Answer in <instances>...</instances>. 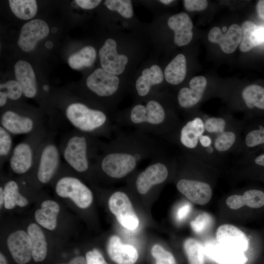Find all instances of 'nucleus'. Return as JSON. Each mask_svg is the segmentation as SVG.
Masks as SVG:
<instances>
[{"label": "nucleus", "mask_w": 264, "mask_h": 264, "mask_svg": "<svg viewBox=\"0 0 264 264\" xmlns=\"http://www.w3.org/2000/svg\"><path fill=\"white\" fill-rule=\"evenodd\" d=\"M163 143L156 137L138 131L119 133L103 148L96 161L108 177L121 179L144 160L164 155Z\"/></svg>", "instance_id": "obj_1"}, {"label": "nucleus", "mask_w": 264, "mask_h": 264, "mask_svg": "<svg viewBox=\"0 0 264 264\" xmlns=\"http://www.w3.org/2000/svg\"><path fill=\"white\" fill-rule=\"evenodd\" d=\"M114 120L119 125L165 139L179 125L178 119L169 115L155 100H150L145 105L136 104L126 114L119 115Z\"/></svg>", "instance_id": "obj_2"}, {"label": "nucleus", "mask_w": 264, "mask_h": 264, "mask_svg": "<svg viewBox=\"0 0 264 264\" xmlns=\"http://www.w3.org/2000/svg\"><path fill=\"white\" fill-rule=\"evenodd\" d=\"M65 116L78 131L92 137L108 135L112 130V119L108 115L82 103L68 105L65 110Z\"/></svg>", "instance_id": "obj_3"}, {"label": "nucleus", "mask_w": 264, "mask_h": 264, "mask_svg": "<svg viewBox=\"0 0 264 264\" xmlns=\"http://www.w3.org/2000/svg\"><path fill=\"white\" fill-rule=\"evenodd\" d=\"M98 147L92 136L78 132L67 137L61 153L64 159L73 170L84 173L89 169L91 160H97Z\"/></svg>", "instance_id": "obj_4"}, {"label": "nucleus", "mask_w": 264, "mask_h": 264, "mask_svg": "<svg viewBox=\"0 0 264 264\" xmlns=\"http://www.w3.org/2000/svg\"><path fill=\"white\" fill-rule=\"evenodd\" d=\"M170 158L162 155L152 160L151 163L137 175L135 180L136 190L141 195L148 193L154 187L164 183L168 178V162Z\"/></svg>", "instance_id": "obj_5"}, {"label": "nucleus", "mask_w": 264, "mask_h": 264, "mask_svg": "<svg viewBox=\"0 0 264 264\" xmlns=\"http://www.w3.org/2000/svg\"><path fill=\"white\" fill-rule=\"evenodd\" d=\"M56 194L62 198H70L79 208H88L93 200L90 189L79 179L66 176L59 179L55 186Z\"/></svg>", "instance_id": "obj_6"}, {"label": "nucleus", "mask_w": 264, "mask_h": 264, "mask_svg": "<svg viewBox=\"0 0 264 264\" xmlns=\"http://www.w3.org/2000/svg\"><path fill=\"white\" fill-rule=\"evenodd\" d=\"M61 151L52 141H46L38 149L37 176L42 183L48 182L56 172L61 160Z\"/></svg>", "instance_id": "obj_7"}, {"label": "nucleus", "mask_w": 264, "mask_h": 264, "mask_svg": "<svg viewBox=\"0 0 264 264\" xmlns=\"http://www.w3.org/2000/svg\"><path fill=\"white\" fill-rule=\"evenodd\" d=\"M205 131L204 122L199 117L188 119L165 139H177L179 145L186 151H194L198 146L199 138Z\"/></svg>", "instance_id": "obj_8"}, {"label": "nucleus", "mask_w": 264, "mask_h": 264, "mask_svg": "<svg viewBox=\"0 0 264 264\" xmlns=\"http://www.w3.org/2000/svg\"><path fill=\"white\" fill-rule=\"evenodd\" d=\"M111 212L123 226L133 230L139 225L138 218L134 212L131 200L124 192L118 191L114 192L108 201Z\"/></svg>", "instance_id": "obj_9"}, {"label": "nucleus", "mask_w": 264, "mask_h": 264, "mask_svg": "<svg viewBox=\"0 0 264 264\" xmlns=\"http://www.w3.org/2000/svg\"><path fill=\"white\" fill-rule=\"evenodd\" d=\"M34 143L28 139L14 147L9 156L10 167L14 173L23 174L32 167L36 159L38 151Z\"/></svg>", "instance_id": "obj_10"}, {"label": "nucleus", "mask_w": 264, "mask_h": 264, "mask_svg": "<svg viewBox=\"0 0 264 264\" xmlns=\"http://www.w3.org/2000/svg\"><path fill=\"white\" fill-rule=\"evenodd\" d=\"M86 85L97 96L109 97L117 92L119 87V79L116 75L98 68L88 77Z\"/></svg>", "instance_id": "obj_11"}, {"label": "nucleus", "mask_w": 264, "mask_h": 264, "mask_svg": "<svg viewBox=\"0 0 264 264\" xmlns=\"http://www.w3.org/2000/svg\"><path fill=\"white\" fill-rule=\"evenodd\" d=\"M116 43L112 39L106 40L99 51V57L102 69L112 74H121L128 62V57L119 54L116 50Z\"/></svg>", "instance_id": "obj_12"}, {"label": "nucleus", "mask_w": 264, "mask_h": 264, "mask_svg": "<svg viewBox=\"0 0 264 264\" xmlns=\"http://www.w3.org/2000/svg\"><path fill=\"white\" fill-rule=\"evenodd\" d=\"M0 123V126L14 135L30 134L37 128V119L12 110H7L2 113Z\"/></svg>", "instance_id": "obj_13"}, {"label": "nucleus", "mask_w": 264, "mask_h": 264, "mask_svg": "<svg viewBox=\"0 0 264 264\" xmlns=\"http://www.w3.org/2000/svg\"><path fill=\"white\" fill-rule=\"evenodd\" d=\"M49 32L45 22L40 19L32 20L22 27L18 44L23 51H31L34 49L37 43L45 38Z\"/></svg>", "instance_id": "obj_14"}, {"label": "nucleus", "mask_w": 264, "mask_h": 264, "mask_svg": "<svg viewBox=\"0 0 264 264\" xmlns=\"http://www.w3.org/2000/svg\"><path fill=\"white\" fill-rule=\"evenodd\" d=\"M204 250L209 258L218 264H246L247 261L244 252L224 247L217 240L205 242Z\"/></svg>", "instance_id": "obj_15"}, {"label": "nucleus", "mask_w": 264, "mask_h": 264, "mask_svg": "<svg viewBox=\"0 0 264 264\" xmlns=\"http://www.w3.org/2000/svg\"><path fill=\"white\" fill-rule=\"evenodd\" d=\"M176 188L190 201L199 205L206 204L212 197V188L204 182L182 178L177 181Z\"/></svg>", "instance_id": "obj_16"}, {"label": "nucleus", "mask_w": 264, "mask_h": 264, "mask_svg": "<svg viewBox=\"0 0 264 264\" xmlns=\"http://www.w3.org/2000/svg\"><path fill=\"white\" fill-rule=\"evenodd\" d=\"M7 245L14 261L18 264H25L31 260L32 245L28 233L18 230L10 234Z\"/></svg>", "instance_id": "obj_17"}, {"label": "nucleus", "mask_w": 264, "mask_h": 264, "mask_svg": "<svg viewBox=\"0 0 264 264\" xmlns=\"http://www.w3.org/2000/svg\"><path fill=\"white\" fill-rule=\"evenodd\" d=\"M208 39L211 43L219 44L224 53H233L241 42V27L238 24H233L224 34L219 27H214L208 33Z\"/></svg>", "instance_id": "obj_18"}, {"label": "nucleus", "mask_w": 264, "mask_h": 264, "mask_svg": "<svg viewBox=\"0 0 264 264\" xmlns=\"http://www.w3.org/2000/svg\"><path fill=\"white\" fill-rule=\"evenodd\" d=\"M216 240L227 248L244 252L248 248V240L244 233L231 224L220 225L216 232Z\"/></svg>", "instance_id": "obj_19"}, {"label": "nucleus", "mask_w": 264, "mask_h": 264, "mask_svg": "<svg viewBox=\"0 0 264 264\" xmlns=\"http://www.w3.org/2000/svg\"><path fill=\"white\" fill-rule=\"evenodd\" d=\"M207 86V80L204 76H196L189 82V88L183 87L178 91L177 101L182 108L188 109L195 106L201 100Z\"/></svg>", "instance_id": "obj_20"}, {"label": "nucleus", "mask_w": 264, "mask_h": 264, "mask_svg": "<svg viewBox=\"0 0 264 264\" xmlns=\"http://www.w3.org/2000/svg\"><path fill=\"white\" fill-rule=\"evenodd\" d=\"M168 25L174 31V43L177 46L187 45L191 41L193 24L187 14L181 12L172 16L168 20Z\"/></svg>", "instance_id": "obj_21"}, {"label": "nucleus", "mask_w": 264, "mask_h": 264, "mask_svg": "<svg viewBox=\"0 0 264 264\" xmlns=\"http://www.w3.org/2000/svg\"><path fill=\"white\" fill-rule=\"evenodd\" d=\"M107 252L110 259L117 264H134L138 257L136 249L131 245L123 244L117 236L109 239Z\"/></svg>", "instance_id": "obj_22"}, {"label": "nucleus", "mask_w": 264, "mask_h": 264, "mask_svg": "<svg viewBox=\"0 0 264 264\" xmlns=\"http://www.w3.org/2000/svg\"><path fill=\"white\" fill-rule=\"evenodd\" d=\"M16 79L20 84L24 95L27 98L34 97L37 93L36 77L30 64L23 60H20L14 66Z\"/></svg>", "instance_id": "obj_23"}, {"label": "nucleus", "mask_w": 264, "mask_h": 264, "mask_svg": "<svg viewBox=\"0 0 264 264\" xmlns=\"http://www.w3.org/2000/svg\"><path fill=\"white\" fill-rule=\"evenodd\" d=\"M164 79V75L161 68L154 65L150 68L144 69L142 75L135 82V89L138 96L145 97L151 91L152 87L160 84Z\"/></svg>", "instance_id": "obj_24"}, {"label": "nucleus", "mask_w": 264, "mask_h": 264, "mask_svg": "<svg viewBox=\"0 0 264 264\" xmlns=\"http://www.w3.org/2000/svg\"><path fill=\"white\" fill-rule=\"evenodd\" d=\"M60 206L55 201L46 200L43 201L41 208L35 213V218L40 225L49 230H53L57 225V218Z\"/></svg>", "instance_id": "obj_25"}, {"label": "nucleus", "mask_w": 264, "mask_h": 264, "mask_svg": "<svg viewBox=\"0 0 264 264\" xmlns=\"http://www.w3.org/2000/svg\"><path fill=\"white\" fill-rule=\"evenodd\" d=\"M27 233L31 242L32 258L35 262L43 261L47 254V243L43 231L37 224L32 223L28 226Z\"/></svg>", "instance_id": "obj_26"}, {"label": "nucleus", "mask_w": 264, "mask_h": 264, "mask_svg": "<svg viewBox=\"0 0 264 264\" xmlns=\"http://www.w3.org/2000/svg\"><path fill=\"white\" fill-rule=\"evenodd\" d=\"M186 71V58L183 54H179L166 66L164 70L165 80L170 84L178 85L185 79Z\"/></svg>", "instance_id": "obj_27"}, {"label": "nucleus", "mask_w": 264, "mask_h": 264, "mask_svg": "<svg viewBox=\"0 0 264 264\" xmlns=\"http://www.w3.org/2000/svg\"><path fill=\"white\" fill-rule=\"evenodd\" d=\"M3 188L4 207L12 209L16 205L24 207L28 204L27 199L20 194L18 183L10 180L5 183Z\"/></svg>", "instance_id": "obj_28"}, {"label": "nucleus", "mask_w": 264, "mask_h": 264, "mask_svg": "<svg viewBox=\"0 0 264 264\" xmlns=\"http://www.w3.org/2000/svg\"><path fill=\"white\" fill-rule=\"evenodd\" d=\"M96 56L95 49L91 46H86L70 55L68 59V64L72 68L80 69L90 66Z\"/></svg>", "instance_id": "obj_29"}, {"label": "nucleus", "mask_w": 264, "mask_h": 264, "mask_svg": "<svg viewBox=\"0 0 264 264\" xmlns=\"http://www.w3.org/2000/svg\"><path fill=\"white\" fill-rule=\"evenodd\" d=\"M242 97L249 109L256 107L264 110V88L258 85L246 87L242 92Z\"/></svg>", "instance_id": "obj_30"}, {"label": "nucleus", "mask_w": 264, "mask_h": 264, "mask_svg": "<svg viewBox=\"0 0 264 264\" xmlns=\"http://www.w3.org/2000/svg\"><path fill=\"white\" fill-rule=\"evenodd\" d=\"M10 9L14 14L22 20L33 18L37 11V4L35 0H10Z\"/></svg>", "instance_id": "obj_31"}, {"label": "nucleus", "mask_w": 264, "mask_h": 264, "mask_svg": "<svg viewBox=\"0 0 264 264\" xmlns=\"http://www.w3.org/2000/svg\"><path fill=\"white\" fill-rule=\"evenodd\" d=\"M189 264H204V247L197 240L186 239L183 245Z\"/></svg>", "instance_id": "obj_32"}, {"label": "nucleus", "mask_w": 264, "mask_h": 264, "mask_svg": "<svg viewBox=\"0 0 264 264\" xmlns=\"http://www.w3.org/2000/svg\"><path fill=\"white\" fill-rule=\"evenodd\" d=\"M242 206H247L253 208H260L264 205V193L259 190H250L240 195Z\"/></svg>", "instance_id": "obj_33"}, {"label": "nucleus", "mask_w": 264, "mask_h": 264, "mask_svg": "<svg viewBox=\"0 0 264 264\" xmlns=\"http://www.w3.org/2000/svg\"><path fill=\"white\" fill-rule=\"evenodd\" d=\"M237 139L235 132L225 131L219 134L214 141V147L219 152L228 151L234 145Z\"/></svg>", "instance_id": "obj_34"}, {"label": "nucleus", "mask_w": 264, "mask_h": 264, "mask_svg": "<svg viewBox=\"0 0 264 264\" xmlns=\"http://www.w3.org/2000/svg\"><path fill=\"white\" fill-rule=\"evenodd\" d=\"M104 4L109 10L117 11L125 18H130L133 15L132 3L130 0H106Z\"/></svg>", "instance_id": "obj_35"}, {"label": "nucleus", "mask_w": 264, "mask_h": 264, "mask_svg": "<svg viewBox=\"0 0 264 264\" xmlns=\"http://www.w3.org/2000/svg\"><path fill=\"white\" fill-rule=\"evenodd\" d=\"M213 223V219L211 216L207 213H203L192 220L190 225L196 233L202 234L211 228Z\"/></svg>", "instance_id": "obj_36"}, {"label": "nucleus", "mask_w": 264, "mask_h": 264, "mask_svg": "<svg viewBox=\"0 0 264 264\" xmlns=\"http://www.w3.org/2000/svg\"><path fill=\"white\" fill-rule=\"evenodd\" d=\"M256 25L254 22L249 21H245L242 24V40L240 44V49L241 51L246 52L253 48L251 42V35Z\"/></svg>", "instance_id": "obj_37"}, {"label": "nucleus", "mask_w": 264, "mask_h": 264, "mask_svg": "<svg viewBox=\"0 0 264 264\" xmlns=\"http://www.w3.org/2000/svg\"><path fill=\"white\" fill-rule=\"evenodd\" d=\"M13 140L11 134L0 126V157L3 160L10 156L12 151Z\"/></svg>", "instance_id": "obj_38"}, {"label": "nucleus", "mask_w": 264, "mask_h": 264, "mask_svg": "<svg viewBox=\"0 0 264 264\" xmlns=\"http://www.w3.org/2000/svg\"><path fill=\"white\" fill-rule=\"evenodd\" d=\"M151 253L156 260L155 264H176L173 254L159 244L152 247Z\"/></svg>", "instance_id": "obj_39"}, {"label": "nucleus", "mask_w": 264, "mask_h": 264, "mask_svg": "<svg viewBox=\"0 0 264 264\" xmlns=\"http://www.w3.org/2000/svg\"><path fill=\"white\" fill-rule=\"evenodd\" d=\"M0 91L5 93L7 98L12 100L19 99L23 94L22 88L17 81L10 80L0 84Z\"/></svg>", "instance_id": "obj_40"}, {"label": "nucleus", "mask_w": 264, "mask_h": 264, "mask_svg": "<svg viewBox=\"0 0 264 264\" xmlns=\"http://www.w3.org/2000/svg\"><path fill=\"white\" fill-rule=\"evenodd\" d=\"M204 122L205 130L210 133L220 134L225 131L226 121L221 117H210Z\"/></svg>", "instance_id": "obj_41"}, {"label": "nucleus", "mask_w": 264, "mask_h": 264, "mask_svg": "<svg viewBox=\"0 0 264 264\" xmlns=\"http://www.w3.org/2000/svg\"><path fill=\"white\" fill-rule=\"evenodd\" d=\"M245 143L248 147L264 144V127L259 126V129L249 132L245 138Z\"/></svg>", "instance_id": "obj_42"}, {"label": "nucleus", "mask_w": 264, "mask_h": 264, "mask_svg": "<svg viewBox=\"0 0 264 264\" xmlns=\"http://www.w3.org/2000/svg\"><path fill=\"white\" fill-rule=\"evenodd\" d=\"M251 42L253 47L264 43V26H255L251 32Z\"/></svg>", "instance_id": "obj_43"}, {"label": "nucleus", "mask_w": 264, "mask_h": 264, "mask_svg": "<svg viewBox=\"0 0 264 264\" xmlns=\"http://www.w3.org/2000/svg\"><path fill=\"white\" fill-rule=\"evenodd\" d=\"M183 3L185 9L190 12L203 10L208 5V2L205 0H185Z\"/></svg>", "instance_id": "obj_44"}, {"label": "nucleus", "mask_w": 264, "mask_h": 264, "mask_svg": "<svg viewBox=\"0 0 264 264\" xmlns=\"http://www.w3.org/2000/svg\"><path fill=\"white\" fill-rule=\"evenodd\" d=\"M87 264H108L102 254L96 249L88 251L86 255Z\"/></svg>", "instance_id": "obj_45"}, {"label": "nucleus", "mask_w": 264, "mask_h": 264, "mask_svg": "<svg viewBox=\"0 0 264 264\" xmlns=\"http://www.w3.org/2000/svg\"><path fill=\"white\" fill-rule=\"evenodd\" d=\"M192 209V205L189 202H186L180 206L176 214V219L178 221H182L186 218Z\"/></svg>", "instance_id": "obj_46"}, {"label": "nucleus", "mask_w": 264, "mask_h": 264, "mask_svg": "<svg viewBox=\"0 0 264 264\" xmlns=\"http://www.w3.org/2000/svg\"><path fill=\"white\" fill-rule=\"evenodd\" d=\"M100 0H76L75 2L80 7L85 9H91L96 7L100 2Z\"/></svg>", "instance_id": "obj_47"}, {"label": "nucleus", "mask_w": 264, "mask_h": 264, "mask_svg": "<svg viewBox=\"0 0 264 264\" xmlns=\"http://www.w3.org/2000/svg\"><path fill=\"white\" fill-rule=\"evenodd\" d=\"M199 143L204 148H208L211 146L212 140L210 136L203 134L199 138Z\"/></svg>", "instance_id": "obj_48"}, {"label": "nucleus", "mask_w": 264, "mask_h": 264, "mask_svg": "<svg viewBox=\"0 0 264 264\" xmlns=\"http://www.w3.org/2000/svg\"><path fill=\"white\" fill-rule=\"evenodd\" d=\"M256 11L258 16L264 20V0H259L256 5Z\"/></svg>", "instance_id": "obj_49"}, {"label": "nucleus", "mask_w": 264, "mask_h": 264, "mask_svg": "<svg viewBox=\"0 0 264 264\" xmlns=\"http://www.w3.org/2000/svg\"><path fill=\"white\" fill-rule=\"evenodd\" d=\"M87 264L86 259L83 257L79 256L73 258L67 264Z\"/></svg>", "instance_id": "obj_50"}, {"label": "nucleus", "mask_w": 264, "mask_h": 264, "mask_svg": "<svg viewBox=\"0 0 264 264\" xmlns=\"http://www.w3.org/2000/svg\"><path fill=\"white\" fill-rule=\"evenodd\" d=\"M7 97L5 93L2 91H0V107L4 106L7 102Z\"/></svg>", "instance_id": "obj_51"}, {"label": "nucleus", "mask_w": 264, "mask_h": 264, "mask_svg": "<svg viewBox=\"0 0 264 264\" xmlns=\"http://www.w3.org/2000/svg\"><path fill=\"white\" fill-rule=\"evenodd\" d=\"M255 162L257 165L264 166V154L257 156L255 159Z\"/></svg>", "instance_id": "obj_52"}, {"label": "nucleus", "mask_w": 264, "mask_h": 264, "mask_svg": "<svg viewBox=\"0 0 264 264\" xmlns=\"http://www.w3.org/2000/svg\"><path fill=\"white\" fill-rule=\"evenodd\" d=\"M4 202V196L3 193V188L2 187H0V207Z\"/></svg>", "instance_id": "obj_53"}, {"label": "nucleus", "mask_w": 264, "mask_h": 264, "mask_svg": "<svg viewBox=\"0 0 264 264\" xmlns=\"http://www.w3.org/2000/svg\"><path fill=\"white\" fill-rule=\"evenodd\" d=\"M0 264H7L6 260L2 253L0 254Z\"/></svg>", "instance_id": "obj_54"}, {"label": "nucleus", "mask_w": 264, "mask_h": 264, "mask_svg": "<svg viewBox=\"0 0 264 264\" xmlns=\"http://www.w3.org/2000/svg\"><path fill=\"white\" fill-rule=\"evenodd\" d=\"M45 45L47 48L50 49L52 47L53 43H52V42L49 41L45 43Z\"/></svg>", "instance_id": "obj_55"}, {"label": "nucleus", "mask_w": 264, "mask_h": 264, "mask_svg": "<svg viewBox=\"0 0 264 264\" xmlns=\"http://www.w3.org/2000/svg\"><path fill=\"white\" fill-rule=\"evenodd\" d=\"M160 2L164 3V4H168L170 3H171L172 1H173V0H159Z\"/></svg>", "instance_id": "obj_56"}, {"label": "nucleus", "mask_w": 264, "mask_h": 264, "mask_svg": "<svg viewBox=\"0 0 264 264\" xmlns=\"http://www.w3.org/2000/svg\"><path fill=\"white\" fill-rule=\"evenodd\" d=\"M57 29L56 27H52V29H51V32L55 33L57 32Z\"/></svg>", "instance_id": "obj_57"}, {"label": "nucleus", "mask_w": 264, "mask_h": 264, "mask_svg": "<svg viewBox=\"0 0 264 264\" xmlns=\"http://www.w3.org/2000/svg\"><path fill=\"white\" fill-rule=\"evenodd\" d=\"M227 30V28L225 26H224L222 27V32L225 33L226 31Z\"/></svg>", "instance_id": "obj_58"}, {"label": "nucleus", "mask_w": 264, "mask_h": 264, "mask_svg": "<svg viewBox=\"0 0 264 264\" xmlns=\"http://www.w3.org/2000/svg\"><path fill=\"white\" fill-rule=\"evenodd\" d=\"M43 88L44 90L47 91L48 89V87L47 85H44L43 87Z\"/></svg>", "instance_id": "obj_59"}]
</instances>
